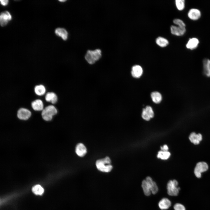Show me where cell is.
Returning a JSON list of instances; mask_svg holds the SVG:
<instances>
[{
	"mask_svg": "<svg viewBox=\"0 0 210 210\" xmlns=\"http://www.w3.org/2000/svg\"><path fill=\"white\" fill-rule=\"evenodd\" d=\"M57 111L53 105H50L46 107L42 110L41 116L43 119L46 121L51 120L53 116L56 115Z\"/></svg>",
	"mask_w": 210,
	"mask_h": 210,
	"instance_id": "obj_3",
	"label": "cell"
},
{
	"mask_svg": "<svg viewBox=\"0 0 210 210\" xmlns=\"http://www.w3.org/2000/svg\"><path fill=\"white\" fill-rule=\"evenodd\" d=\"M156 43L161 47H164L169 44V41L167 39L162 37H159L156 40Z\"/></svg>",
	"mask_w": 210,
	"mask_h": 210,
	"instance_id": "obj_24",
	"label": "cell"
},
{
	"mask_svg": "<svg viewBox=\"0 0 210 210\" xmlns=\"http://www.w3.org/2000/svg\"><path fill=\"white\" fill-rule=\"evenodd\" d=\"M76 153L78 156L82 157L87 153V149L84 145L82 143H79L76 146Z\"/></svg>",
	"mask_w": 210,
	"mask_h": 210,
	"instance_id": "obj_15",
	"label": "cell"
},
{
	"mask_svg": "<svg viewBox=\"0 0 210 210\" xmlns=\"http://www.w3.org/2000/svg\"><path fill=\"white\" fill-rule=\"evenodd\" d=\"M171 203L170 200L166 198H162L158 203V206L162 210L168 209L171 206Z\"/></svg>",
	"mask_w": 210,
	"mask_h": 210,
	"instance_id": "obj_16",
	"label": "cell"
},
{
	"mask_svg": "<svg viewBox=\"0 0 210 210\" xmlns=\"http://www.w3.org/2000/svg\"><path fill=\"white\" fill-rule=\"evenodd\" d=\"M178 182L176 180H170L167 184V189L168 194L171 196L178 195L180 188L178 187Z\"/></svg>",
	"mask_w": 210,
	"mask_h": 210,
	"instance_id": "obj_4",
	"label": "cell"
},
{
	"mask_svg": "<svg viewBox=\"0 0 210 210\" xmlns=\"http://www.w3.org/2000/svg\"><path fill=\"white\" fill-rule=\"evenodd\" d=\"M203 66L204 74L207 77H210V60L206 58L204 59Z\"/></svg>",
	"mask_w": 210,
	"mask_h": 210,
	"instance_id": "obj_13",
	"label": "cell"
},
{
	"mask_svg": "<svg viewBox=\"0 0 210 210\" xmlns=\"http://www.w3.org/2000/svg\"><path fill=\"white\" fill-rule=\"evenodd\" d=\"M31 106L33 109L36 111H40L43 109V104L42 101L40 99H38L33 101Z\"/></svg>",
	"mask_w": 210,
	"mask_h": 210,
	"instance_id": "obj_19",
	"label": "cell"
},
{
	"mask_svg": "<svg viewBox=\"0 0 210 210\" xmlns=\"http://www.w3.org/2000/svg\"><path fill=\"white\" fill-rule=\"evenodd\" d=\"M174 210H186L184 206L180 203L175 204L174 206Z\"/></svg>",
	"mask_w": 210,
	"mask_h": 210,
	"instance_id": "obj_29",
	"label": "cell"
},
{
	"mask_svg": "<svg viewBox=\"0 0 210 210\" xmlns=\"http://www.w3.org/2000/svg\"><path fill=\"white\" fill-rule=\"evenodd\" d=\"M141 186L144 194L147 196L150 195L151 193L150 188L146 180L142 181Z\"/></svg>",
	"mask_w": 210,
	"mask_h": 210,
	"instance_id": "obj_22",
	"label": "cell"
},
{
	"mask_svg": "<svg viewBox=\"0 0 210 210\" xmlns=\"http://www.w3.org/2000/svg\"><path fill=\"white\" fill-rule=\"evenodd\" d=\"M175 3L176 7L178 10H181L184 8L185 4L184 0H176Z\"/></svg>",
	"mask_w": 210,
	"mask_h": 210,
	"instance_id": "obj_27",
	"label": "cell"
},
{
	"mask_svg": "<svg viewBox=\"0 0 210 210\" xmlns=\"http://www.w3.org/2000/svg\"><path fill=\"white\" fill-rule=\"evenodd\" d=\"M199 43L198 39L196 38H190L186 44V48L190 50L196 48Z\"/></svg>",
	"mask_w": 210,
	"mask_h": 210,
	"instance_id": "obj_17",
	"label": "cell"
},
{
	"mask_svg": "<svg viewBox=\"0 0 210 210\" xmlns=\"http://www.w3.org/2000/svg\"><path fill=\"white\" fill-rule=\"evenodd\" d=\"M202 138V136L201 134H196L195 132L191 133L189 137L190 142L195 145L199 144Z\"/></svg>",
	"mask_w": 210,
	"mask_h": 210,
	"instance_id": "obj_9",
	"label": "cell"
},
{
	"mask_svg": "<svg viewBox=\"0 0 210 210\" xmlns=\"http://www.w3.org/2000/svg\"><path fill=\"white\" fill-rule=\"evenodd\" d=\"M141 116L142 118L146 121L149 120L154 116V113L152 107L148 106L143 109Z\"/></svg>",
	"mask_w": 210,
	"mask_h": 210,
	"instance_id": "obj_6",
	"label": "cell"
},
{
	"mask_svg": "<svg viewBox=\"0 0 210 210\" xmlns=\"http://www.w3.org/2000/svg\"><path fill=\"white\" fill-rule=\"evenodd\" d=\"M161 150L164 151H167L169 148L167 145H164L163 146L160 147Z\"/></svg>",
	"mask_w": 210,
	"mask_h": 210,
	"instance_id": "obj_30",
	"label": "cell"
},
{
	"mask_svg": "<svg viewBox=\"0 0 210 210\" xmlns=\"http://www.w3.org/2000/svg\"><path fill=\"white\" fill-rule=\"evenodd\" d=\"M188 15L190 19L192 20H197L201 17L200 11L196 8H192L188 11Z\"/></svg>",
	"mask_w": 210,
	"mask_h": 210,
	"instance_id": "obj_10",
	"label": "cell"
},
{
	"mask_svg": "<svg viewBox=\"0 0 210 210\" xmlns=\"http://www.w3.org/2000/svg\"><path fill=\"white\" fill-rule=\"evenodd\" d=\"M31 115V111L25 108H21L17 112V117L21 120H27L30 117Z\"/></svg>",
	"mask_w": 210,
	"mask_h": 210,
	"instance_id": "obj_7",
	"label": "cell"
},
{
	"mask_svg": "<svg viewBox=\"0 0 210 210\" xmlns=\"http://www.w3.org/2000/svg\"><path fill=\"white\" fill-rule=\"evenodd\" d=\"M32 190L33 192L36 195H41L44 192V189L39 185H37L33 186Z\"/></svg>",
	"mask_w": 210,
	"mask_h": 210,
	"instance_id": "obj_26",
	"label": "cell"
},
{
	"mask_svg": "<svg viewBox=\"0 0 210 210\" xmlns=\"http://www.w3.org/2000/svg\"><path fill=\"white\" fill-rule=\"evenodd\" d=\"M11 19V16L8 11H6L1 12L0 15L1 25L2 27L6 26Z\"/></svg>",
	"mask_w": 210,
	"mask_h": 210,
	"instance_id": "obj_8",
	"label": "cell"
},
{
	"mask_svg": "<svg viewBox=\"0 0 210 210\" xmlns=\"http://www.w3.org/2000/svg\"><path fill=\"white\" fill-rule=\"evenodd\" d=\"M173 22L178 26L181 27L185 28L186 25L180 19H175L173 20Z\"/></svg>",
	"mask_w": 210,
	"mask_h": 210,
	"instance_id": "obj_28",
	"label": "cell"
},
{
	"mask_svg": "<svg viewBox=\"0 0 210 210\" xmlns=\"http://www.w3.org/2000/svg\"><path fill=\"white\" fill-rule=\"evenodd\" d=\"M111 163L110 158L106 157L104 158L97 160L96 165L99 170L102 172H110L113 168L112 165L110 164Z\"/></svg>",
	"mask_w": 210,
	"mask_h": 210,
	"instance_id": "obj_1",
	"label": "cell"
},
{
	"mask_svg": "<svg viewBox=\"0 0 210 210\" xmlns=\"http://www.w3.org/2000/svg\"><path fill=\"white\" fill-rule=\"evenodd\" d=\"M55 33L57 36L61 37L64 40H66L67 39L68 33L64 28H58L55 30Z\"/></svg>",
	"mask_w": 210,
	"mask_h": 210,
	"instance_id": "obj_18",
	"label": "cell"
},
{
	"mask_svg": "<svg viewBox=\"0 0 210 210\" xmlns=\"http://www.w3.org/2000/svg\"><path fill=\"white\" fill-rule=\"evenodd\" d=\"M145 180L150 186L151 193L153 194H156L158 191V189L155 182L149 176L147 177Z\"/></svg>",
	"mask_w": 210,
	"mask_h": 210,
	"instance_id": "obj_14",
	"label": "cell"
},
{
	"mask_svg": "<svg viewBox=\"0 0 210 210\" xmlns=\"http://www.w3.org/2000/svg\"><path fill=\"white\" fill-rule=\"evenodd\" d=\"M59 1H60V2H64L65 1H66V0H59Z\"/></svg>",
	"mask_w": 210,
	"mask_h": 210,
	"instance_id": "obj_32",
	"label": "cell"
},
{
	"mask_svg": "<svg viewBox=\"0 0 210 210\" xmlns=\"http://www.w3.org/2000/svg\"><path fill=\"white\" fill-rule=\"evenodd\" d=\"M1 4L3 6H5L7 5L8 3V0H0Z\"/></svg>",
	"mask_w": 210,
	"mask_h": 210,
	"instance_id": "obj_31",
	"label": "cell"
},
{
	"mask_svg": "<svg viewBox=\"0 0 210 210\" xmlns=\"http://www.w3.org/2000/svg\"><path fill=\"white\" fill-rule=\"evenodd\" d=\"M208 164L205 162H199L197 163L194 169V173L196 176L200 178L202 173L207 171L208 169Z\"/></svg>",
	"mask_w": 210,
	"mask_h": 210,
	"instance_id": "obj_5",
	"label": "cell"
},
{
	"mask_svg": "<svg viewBox=\"0 0 210 210\" xmlns=\"http://www.w3.org/2000/svg\"><path fill=\"white\" fill-rule=\"evenodd\" d=\"M101 51L100 49L95 50H88L85 55V59L88 63L93 64L99 60L102 56Z\"/></svg>",
	"mask_w": 210,
	"mask_h": 210,
	"instance_id": "obj_2",
	"label": "cell"
},
{
	"mask_svg": "<svg viewBox=\"0 0 210 210\" xmlns=\"http://www.w3.org/2000/svg\"><path fill=\"white\" fill-rule=\"evenodd\" d=\"M45 87L42 85L36 86L34 88V91L35 93L39 96L43 95L46 92Z\"/></svg>",
	"mask_w": 210,
	"mask_h": 210,
	"instance_id": "obj_25",
	"label": "cell"
},
{
	"mask_svg": "<svg viewBox=\"0 0 210 210\" xmlns=\"http://www.w3.org/2000/svg\"><path fill=\"white\" fill-rule=\"evenodd\" d=\"M171 33L177 36L183 35L186 32L185 28L181 27L178 26L172 25L170 28Z\"/></svg>",
	"mask_w": 210,
	"mask_h": 210,
	"instance_id": "obj_11",
	"label": "cell"
},
{
	"mask_svg": "<svg viewBox=\"0 0 210 210\" xmlns=\"http://www.w3.org/2000/svg\"><path fill=\"white\" fill-rule=\"evenodd\" d=\"M143 71L141 66L139 65H135L132 67L131 74L133 77L138 78L142 75Z\"/></svg>",
	"mask_w": 210,
	"mask_h": 210,
	"instance_id": "obj_12",
	"label": "cell"
},
{
	"mask_svg": "<svg viewBox=\"0 0 210 210\" xmlns=\"http://www.w3.org/2000/svg\"><path fill=\"white\" fill-rule=\"evenodd\" d=\"M45 99L46 101L50 102L53 104H55L57 101V95L53 92H48L46 95Z\"/></svg>",
	"mask_w": 210,
	"mask_h": 210,
	"instance_id": "obj_20",
	"label": "cell"
},
{
	"mask_svg": "<svg viewBox=\"0 0 210 210\" xmlns=\"http://www.w3.org/2000/svg\"><path fill=\"white\" fill-rule=\"evenodd\" d=\"M151 97L153 102L156 104L160 103L162 99L161 94L158 92H154L151 93Z\"/></svg>",
	"mask_w": 210,
	"mask_h": 210,
	"instance_id": "obj_21",
	"label": "cell"
},
{
	"mask_svg": "<svg viewBox=\"0 0 210 210\" xmlns=\"http://www.w3.org/2000/svg\"><path fill=\"white\" fill-rule=\"evenodd\" d=\"M170 153L167 151L160 150L158 152L157 157L158 158H160L163 160L168 159L170 157Z\"/></svg>",
	"mask_w": 210,
	"mask_h": 210,
	"instance_id": "obj_23",
	"label": "cell"
}]
</instances>
